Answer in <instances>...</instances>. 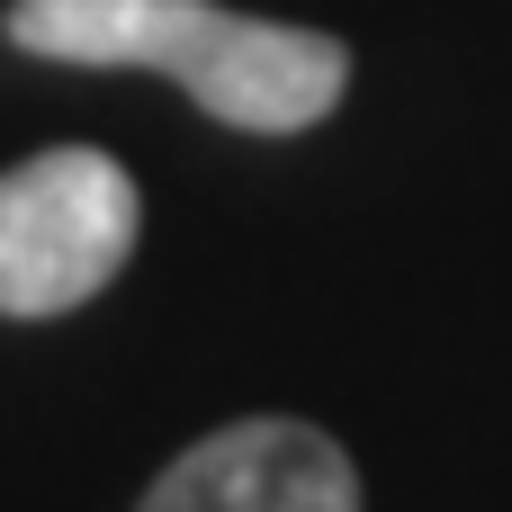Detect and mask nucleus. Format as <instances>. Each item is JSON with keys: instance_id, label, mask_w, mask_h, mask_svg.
I'll list each match as a JSON object with an SVG mask.
<instances>
[{"instance_id": "3", "label": "nucleus", "mask_w": 512, "mask_h": 512, "mask_svg": "<svg viewBox=\"0 0 512 512\" xmlns=\"http://www.w3.org/2000/svg\"><path fill=\"white\" fill-rule=\"evenodd\" d=\"M135 512H360V468L342 459L333 432L252 414L180 450Z\"/></svg>"}, {"instance_id": "1", "label": "nucleus", "mask_w": 512, "mask_h": 512, "mask_svg": "<svg viewBox=\"0 0 512 512\" xmlns=\"http://www.w3.org/2000/svg\"><path fill=\"white\" fill-rule=\"evenodd\" d=\"M9 45L90 72H162L243 135H297L333 117L351 81V54L324 27L243 18L216 0H18Z\"/></svg>"}, {"instance_id": "2", "label": "nucleus", "mask_w": 512, "mask_h": 512, "mask_svg": "<svg viewBox=\"0 0 512 512\" xmlns=\"http://www.w3.org/2000/svg\"><path fill=\"white\" fill-rule=\"evenodd\" d=\"M135 225H144V198L108 153L90 144L27 153L18 171H0V315L90 306L126 270Z\"/></svg>"}]
</instances>
